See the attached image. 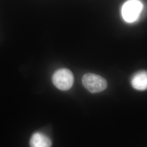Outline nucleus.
<instances>
[{"label": "nucleus", "instance_id": "obj_1", "mask_svg": "<svg viewBox=\"0 0 147 147\" xmlns=\"http://www.w3.org/2000/svg\"><path fill=\"white\" fill-rule=\"evenodd\" d=\"M143 8V5L140 0H128L121 7V16L127 22H134L139 18Z\"/></svg>", "mask_w": 147, "mask_h": 147}, {"label": "nucleus", "instance_id": "obj_2", "mask_svg": "<svg viewBox=\"0 0 147 147\" xmlns=\"http://www.w3.org/2000/svg\"><path fill=\"white\" fill-rule=\"evenodd\" d=\"M82 84L84 87L92 93L101 92L107 87L106 80L94 74H84L82 78Z\"/></svg>", "mask_w": 147, "mask_h": 147}, {"label": "nucleus", "instance_id": "obj_3", "mask_svg": "<svg viewBox=\"0 0 147 147\" xmlns=\"http://www.w3.org/2000/svg\"><path fill=\"white\" fill-rule=\"evenodd\" d=\"M74 78L72 72L67 69H60L53 76V84L61 90H68L73 84Z\"/></svg>", "mask_w": 147, "mask_h": 147}, {"label": "nucleus", "instance_id": "obj_4", "mask_svg": "<svg viewBox=\"0 0 147 147\" xmlns=\"http://www.w3.org/2000/svg\"><path fill=\"white\" fill-rule=\"evenodd\" d=\"M30 147H51L52 142L49 137L42 132L34 133L30 141Z\"/></svg>", "mask_w": 147, "mask_h": 147}, {"label": "nucleus", "instance_id": "obj_5", "mask_svg": "<svg viewBox=\"0 0 147 147\" xmlns=\"http://www.w3.org/2000/svg\"><path fill=\"white\" fill-rule=\"evenodd\" d=\"M132 87L138 90L147 89V71L142 70L137 72L132 77L131 80Z\"/></svg>", "mask_w": 147, "mask_h": 147}]
</instances>
